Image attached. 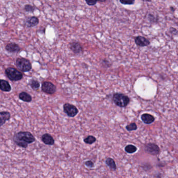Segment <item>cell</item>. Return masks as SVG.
I'll return each instance as SVG.
<instances>
[{
  "mask_svg": "<svg viewBox=\"0 0 178 178\" xmlns=\"http://www.w3.org/2000/svg\"><path fill=\"white\" fill-rule=\"evenodd\" d=\"M96 140H97V139L94 136L88 135L87 137L84 138V142L86 144L92 145V144H94L95 142H96Z\"/></svg>",
  "mask_w": 178,
  "mask_h": 178,
  "instance_id": "cell-20",
  "label": "cell"
},
{
  "mask_svg": "<svg viewBox=\"0 0 178 178\" xmlns=\"http://www.w3.org/2000/svg\"><path fill=\"white\" fill-rule=\"evenodd\" d=\"M16 67L22 72H29L32 69V65L29 60L24 58H18L15 61Z\"/></svg>",
  "mask_w": 178,
  "mask_h": 178,
  "instance_id": "cell-4",
  "label": "cell"
},
{
  "mask_svg": "<svg viewBox=\"0 0 178 178\" xmlns=\"http://www.w3.org/2000/svg\"><path fill=\"white\" fill-rule=\"evenodd\" d=\"M140 119L143 122L146 124H150L154 122L155 120L154 116L152 114L148 113H144L142 114Z\"/></svg>",
  "mask_w": 178,
  "mask_h": 178,
  "instance_id": "cell-14",
  "label": "cell"
},
{
  "mask_svg": "<svg viewBox=\"0 0 178 178\" xmlns=\"http://www.w3.org/2000/svg\"><path fill=\"white\" fill-rule=\"evenodd\" d=\"M135 42L137 46L144 47L150 44V41L147 38L143 36H137L135 38Z\"/></svg>",
  "mask_w": 178,
  "mask_h": 178,
  "instance_id": "cell-11",
  "label": "cell"
},
{
  "mask_svg": "<svg viewBox=\"0 0 178 178\" xmlns=\"http://www.w3.org/2000/svg\"><path fill=\"white\" fill-rule=\"evenodd\" d=\"M11 115L8 111H0V127L3 126L6 121L10 120Z\"/></svg>",
  "mask_w": 178,
  "mask_h": 178,
  "instance_id": "cell-13",
  "label": "cell"
},
{
  "mask_svg": "<svg viewBox=\"0 0 178 178\" xmlns=\"http://www.w3.org/2000/svg\"><path fill=\"white\" fill-rule=\"evenodd\" d=\"M86 3L88 4L89 6H94L96 5V3L98 1H86Z\"/></svg>",
  "mask_w": 178,
  "mask_h": 178,
  "instance_id": "cell-26",
  "label": "cell"
},
{
  "mask_svg": "<svg viewBox=\"0 0 178 178\" xmlns=\"http://www.w3.org/2000/svg\"><path fill=\"white\" fill-rule=\"evenodd\" d=\"M29 85H30V87H32V89L34 90H37L39 89L40 87V83L38 82V80H34V79H31L29 81Z\"/></svg>",
  "mask_w": 178,
  "mask_h": 178,
  "instance_id": "cell-18",
  "label": "cell"
},
{
  "mask_svg": "<svg viewBox=\"0 0 178 178\" xmlns=\"http://www.w3.org/2000/svg\"><path fill=\"white\" fill-rule=\"evenodd\" d=\"M126 130L128 132H131L133 131H136L137 130V125L135 122L131 123L130 124L127 125L125 126Z\"/></svg>",
  "mask_w": 178,
  "mask_h": 178,
  "instance_id": "cell-21",
  "label": "cell"
},
{
  "mask_svg": "<svg viewBox=\"0 0 178 178\" xmlns=\"http://www.w3.org/2000/svg\"><path fill=\"white\" fill-rule=\"evenodd\" d=\"M5 73L8 78L11 81L16 82L22 80L23 78V74L22 72L14 68L9 67L5 70Z\"/></svg>",
  "mask_w": 178,
  "mask_h": 178,
  "instance_id": "cell-3",
  "label": "cell"
},
{
  "mask_svg": "<svg viewBox=\"0 0 178 178\" xmlns=\"http://www.w3.org/2000/svg\"><path fill=\"white\" fill-rule=\"evenodd\" d=\"M25 26L28 28H32L37 26L39 23V20L38 17L33 16L28 17L24 22Z\"/></svg>",
  "mask_w": 178,
  "mask_h": 178,
  "instance_id": "cell-8",
  "label": "cell"
},
{
  "mask_svg": "<svg viewBox=\"0 0 178 178\" xmlns=\"http://www.w3.org/2000/svg\"><path fill=\"white\" fill-rule=\"evenodd\" d=\"M120 2L124 5H132L135 3V1H120Z\"/></svg>",
  "mask_w": 178,
  "mask_h": 178,
  "instance_id": "cell-25",
  "label": "cell"
},
{
  "mask_svg": "<svg viewBox=\"0 0 178 178\" xmlns=\"http://www.w3.org/2000/svg\"><path fill=\"white\" fill-rule=\"evenodd\" d=\"M41 140H42V142L47 145H50L52 146L55 143V140L53 136L51 134L49 133H45L43 134L41 137Z\"/></svg>",
  "mask_w": 178,
  "mask_h": 178,
  "instance_id": "cell-12",
  "label": "cell"
},
{
  "mask_svg": "<svg viewBox=\"0 0 178 178\" xmlns=\"http://www.w3.org/2000/svg\"><path fill=\"white\" fill-rule=\"evenodd\" d=\"M144 150L147 154L153 156L158 155L160 152L159 146L154 143H148L144 144Z\"/></svg>",
  "mask_w": 178,
  "mask_h": 178,
  "instance_id": "cell-5",
  "label": "cell"
},
{
  "mask_svg": "<svg viewBox=\"0 0 178 178\" xmlns=\"http://www.w3.org/2000/svg\"><path fill=\"white\" fill-rule=\"evenodd\" d=\"M113 101L117 106L121 108L126 107L130 103V99L128 96L122 93H115L113 96Z\"/></svg>",
  "mask_w": 178,
  "mask_h": 178,
  "instance_id": "cell-2",
  "label": "cell"
},
{
  "mask_svg": "<svg viewBox=\"0 0 178 178\" xmlns=\"http://www.w3.org/2000/svg\"><path fill=\"white\" fill-rule=\"evenodd\" d=\"M13 141L17 146L22 148H27L29 144L35 142L34 135L28 131H20L14 134Z\"/></svg>",
  "mask_w": 178,
  "mask_h": 178,
  "instance_id": "cell-1",
  "label": "cell"
},
{
  "mask_svg": "<svg viewBox=\"0 0 178 178\" xmlns=\"http://www.w3.org/2000/svg\"><path fill=\"white\" fill-rule=\"evenodd\" d=\"M5 50L10 53H18L20 52L21 48L20 46L16 43L11 42L6 44L5 46Z\"/></svg>",
  "mask_w": 178,
  "mask_h": 178,
  "instance_id": "cell-10",
  "label": "cell"
},
{
  "mask_svg": "<svg viewBox=\"0 0 178 178\" xmlns=\"http://www.w3.org/2000/svg\"><path fill=\"white\" fill-rule=\"evenodd\" d=\"M142 168L145 171H148V170H150L151 168H152V167L151 166V164H144V165L142 166Z\"/></svg>",
  "mask_w": 178,
  "mask_h": 178,
  "instance_id": "cell-24",
  "label": "cell"
},
{
  "mask_svg": "<svg viewBox=\"0 0 178 178\" xmlns=\"http://www.w3.org/2000/svg\"><path fill=\"white\" fill-rule=\"evenodd\" d=\"M85 164L86 167L89 168H94L95 166L94 163L92 162V160L86 161V162H85Z\"/></svg>",
  "mask_w": 178,
  "mask_h": 178,
  "instance_id": "cell-23",
  "label": "cell"
},
{
  "mask_svg": "<svg viewBox=\"0 0 178 178\" xmlns=\"http://www.w3.org/2000/svg\"><path fill=\"white\" fill-rule=\"evenodd\" d=\"M70 48L75 54H81L83 52V48L78 42L74 41L70 44Z\"/></svg>",
  "mask_w": 178,
  "mask_h": 178,
  "instance_id": "cell-9",
  "label": "cell"
},
{
  "mask_svg": "<svg viewBox=\"0 0 178 178\" xmlns=\"http://www.w3.org/2000/svg\"><path fill=\"white\" fill-rule=\"evenodd\" d=\"M124 150L128 154H133L137 150V148L133 145L130 144L125 146Z\"/></svg>",
  "mask_w": 178,
  "mask_h": 178,
  "instance_id": "cell-19",
  "label": "cell"
},
{
  "mask_svg": "<svg viewBox=\"0 0 178 178\" xmlns=\"http://www.w3.org/2000/svg\"><path fill=\"white\" fill-rule=\"evenodd\" d=\"M41 90L47 94H54L56 92V87L52 83L44 81L42 83Z\"/></svg>",
  "mask_w": 178,
  "mask_h": 178,
  "instance_id": "cell-7",
  "label": "cell"
},
{
  "mask_svg": "<svg viewBox=\"0 0 178 178\" xmlns=\"http://www.w3.org/2000/svg\"><path fill=\"white\" fill-rule=\"evenodd\" d=\"M63 111L65 114L70 118H74L78 114V109L73 104L65 103L63 105Z\"/></svg>",
  "mask_w": 178,
  "mask_h": 178,
  "instance_id": "cell-6",
  "label": "cell"
},
{
  "mask_svg": "<svg viewBox=\"0 0 178 178\" xmlns=\"http://www.w3.org/2000/svg\"><path fill=\"white\" fill-rule=\"evenodd\" d=\"M20 99L22 100L24 102H30L32 101V97L30 95L25 92H22L19 94Z\"/></svg>",
  "mask_w": 178,
  "mask_h": 178,
  "instance_id": "cell-16",
  "label": "cell"
},
{
  "mask_svg": "<svg viewBox=\"0 0 178 178\" xmlns=\"http://www.w3.org/2000/svg\"><path fill=\"white\" fill-rule=\"evenodd\" d=\"M105 163H106L107 166L109 167L110 168V169L112 170V171H116V162H115V161H114L113 159H112V158H110V157L107 158L106 159Z\"/></svg>",
  "mask_w": 178,
  "mask_h": 178,
  "instance_id": "cell-17",
  "label": "cell"
},
{
  "mask_svg": "<svg viewBox=\"0 0 178 178\" xmlns=\"http://www.w3.org/2000/svg\"><path fill=\"white\" fill-rule=\"evenodd\" d=\"M37 8L35 6H32L30 4H26L24 6V10L27 12H34Z\"/></svg>",
  "mask_w": 178,
  "mask_h": 178,
  "instance_id": "cell-22",
  "label": "cell"
},
{
  "mask_svg": "<svg viewBox=\"0 0 178 178\" xmlns=\"http://www.w3.org/2000/svg\"><path fill=\"white\" fill-rule=\"evenodd\" d=\"M0 90L5 92H10L12 90V87L8 81L0 80Z\"/></svg>",
  "mask_w": 178,
  "mask_h": 178,
  "instance_id": "cell-15",
  "label": "cell"
}]
</instances>
